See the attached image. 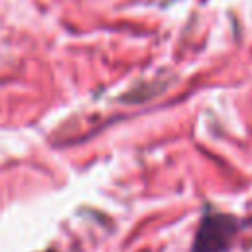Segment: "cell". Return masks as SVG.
Listing matches in <instances>:
<instances>
[{
    "label": "cell",
    "mask_w": 252,
    "mask_h": 252,
    "mask_svg": "<svg viewBox=\"0 0 252 252\" xmlns=\"http://www.w3.org/2000/svg\"><path fill=\"white\" fill-rule=\"evenodd\" d=\"M234 224L230 219L226 217H209L203 220L193 252H220L226 242L228 236L232 234Z\"/></svg>",
    "instance_id": "obj_1"
}]
</instances>
